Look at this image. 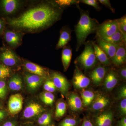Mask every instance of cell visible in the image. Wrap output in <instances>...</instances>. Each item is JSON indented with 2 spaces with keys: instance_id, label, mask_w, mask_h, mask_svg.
I'll return each mask as SVG.
<instances>
[{
  "instance_id": "obj_16",
  "label": "cell",
  "mask_w": 126,
  "mask_h": 126,
  "mask_svg": "<svg viewBox=\"0 0 126 126\" xmlns=\"http://www.w3.org/2000/svg\"><path fill=\"white\" fill-rule=\"evenodd\" d=\"M126 44L123 43L119 46L115 55L111 60V61L115 66L119 67L123 65L126 63Z\"/></svg>"
},
{
  "instance_id": "obj_19",
  "label": "cell",
  "mask_w": 126,
  "mask_h": 126,
  "mask_svg": "<svg viewBox=\"0 0 126 126\" xmlns=\"http://www.w3.org/2000/svg\"><path fill=\"white\" fill-rule=\"evenodd\" d=\"M72 30L69 27L64 26L60 31V36L57 45L56 49H59L64 48L67 45L71 40Z\"/></svg>"
},
{
  "instance_id": "obj_10",
  "label": "cell",
  "mask_w": 126,
  "mask_h": 126,
  "mask_svg": "<svg viewBox=\"0 0 126 126\" xmlns=\"http://www.w3.org/2000/svg\"><path fill=\"white\" fill-rule=\"evenodd\" d=\"M73 83L77 89L87 88L90 83V79L86 77L77 65L75 67L73 78Z\"/></svg>"
},
{
  "instance_id": "obj_26",
  "label": "cell",
  "mask_w": 126,
  "mask_h": 126,
  "mask_svg": "<svg viewBox=\"0 0 126 126\" xmlns=\"http://www.w3.org/2000/svg\"><path fill=\"white\" fill-rule=\"evenodd\" d=\"M94 94L92 91L85 90L81 93V96L83 105L84 107H87L92 104L94 97Z\"/></svg>"
},
{
  "instance_id": "obj_34",
  "label": "cell",
  "mask_w": 126,
  "mask_h": 126,
  "mask_svg": "<svg viewBox=\"0 0 126 126\" xmlns=\"http://www.w3.org/2000/svg\"><path fill=\"white\" fill-rule=\"evenodd\" d=\"M44 88L46 92L52 93L56 90V88L51 79L46 81L44 85Z\"/></svg>"
},
{
  "instance_id": "obj_9",
  "label": "cell",
  "mask_w": 126,
  "mask_h": 126,
  "mask_svg": "<svg viewBox=\"0 0 126 126\" xmlns=\"http://www.w3.org/2000/svg\"><path fill=\"white\" fill-rule=\"evenodd\" d=\"M46 109L39 104L36 102H31L25 108L23 113L25 119H30L40 116L44 112Z\"/></svg>"
},
{
  "instance_id": "obj_23",
  "label": "cell",
  "mask_w": 126,
  "mask_h": 126,
  "mask_svg": "<svg viewBox=\"0 0 126 126\" xmlns=\"http://www.w3.org/2000/svg\"><path fill=\"white\" fill-rule=\"evenodd\" d=\"M63 48V49L62 51L61 59L64 70V71H66L69 67L72 60V49L69 46L67 45Z\"/></svg>"
},
{
  "instance_id": "obj_41",
  "label": "cell",
  "mask_w": 126,
  "mask_h": 126,
  "mask_svg": "<svg viewBox=\"0 0 126 126\" xmlns=\"http://www.w3.org/2000/svg\"><path fill=\"white\" fill-rule=\"evenodd\" d=\"M1 126H18L16 122L14 120H8L3 123Z\"/></svg>"
},
{
  "instance_id": "obj_12",
  "label": "cell",
  "mask_w": 126,
  "mask_h": 126,
  "mask_svg": "<svg viewBox=\"0 0 126 126\" xmlns=\"http://www.w3.org/2000/svg\"><path fill=\"white\" fill-rule=\"evenodd\" d=\"M46 78L30 73H26L24 75L25 82L29 90L33 92L37 90L43 83Z\"/></svg>"
},
{
  "instance_id": "obj_2",
  "label": "cell",
  "mask_w": 126,
  "mask_h": 126,
  "mask_svg": "<svg viewBox=\"0 0 126 126\" xmlns=\"http://www.w3.org/2000/svg\"><path fill=\"white\" fill-rule=\"evenodd\" d=\"M77 6L80 13V19L74 27L77 41L76 50L78 51L85 44L88 36L96 32L99 23L96 19L90 17L88 11L82 10L79 5Z\"/></svg>"
},
{
  "instance_id": "obj_1",
  "label": "cell",
  "mask_w": 126,
  "mask_h": 126,
  "mask_svg": "<svg viewBox=\"0 0 126 126\" xmlns=\"http://www.w3.org/2000/svg\"><path fill=\"white\" fill-rule=\"evenodd\" d=\"M63 10L55 1H45L29 8L18 17L8 18L7 23L14 30L23 33L37 32L60 20Z\"/></svg>"
},
{
  "instance_id": "obj_3",
  "label": "cell",
  "mask_w": 126,
  "mask_h": 126,
  "mask_svg": "<svg viewBox=\"0 0 126 126\" xmlns=\"http://www.w3.org/2000/svg\"><path fill=\"white\" fill-rule=\"evenodd\" d=\"M84 45L83 51L76 59L75 63L84 70H89L94 67L98 61L94 54L92 41L86 42Z\"/></svg>"
},
{
  "instance_id": "obj_8",
  "label": "cell",
  "mask_w": 126,
  "mask_h": 126,
  "mask_svg": "<svg viewBox=\"0 0 126 126\" xmlns=\"http://www.w3.org/2000/svg\"><path fill=\"white\" fill-rule=\"evenodd\" d=\"M23 3V1L19 0H2L0 1V7L5 15H10L18 11Z\"/></svg>"
},
{
  "instance_id": "obj_38",
  "label": "cell",
  "mask_w": 126,
  "mask_h": 126,
  "mask_svg": "<svg viewBox=\"0 0 126 126\" xmlns=\"http://www.w3.org/2000/svg\"><path fill=\"white\" fill-rule=\"evenodd\" d=\"M98 1L101 4L104 5L106 7L110 9L113 13H115V10L112 7L110 0H99Z\"/></svg>"
},
{
  "instance_id": "obj_32",
  "label": "cell",
  "mask_w": 126,
  "mask_h": 126,
  "mask_svg": "<svg viewBox=\"0 0 126 126\" xmlns=\"http://www.w3.org/2000/svg\"><path fill=\"white\" fill-rule=\"evenodd\" d=\"M78 122L76 119L72 117L66 118L60 122L59 126H76Z\"/></svg>"
},
{
  "instance_id": "obj_48",
  "label": "cell",
  "mask_w": 126,
  "mask_h": 126,
  "mask_svg": "<svg viewBox=\"0 0 126 126\" xmlns=\"http://www.w3.org/2000/svg\"><path fill=\"white\" fill-rule=\"evenodd\" d=\"M2 49V48H0V50H1Z\"/></svg>"
},
{
  "instance_id": "obj_5",
  "label": "cell",
  "mask_w": 126,
  "mask_h": 126,
  "mask_svg": "<svg viewBox=\"0 0 126 126\" xmlns=\"http://www.w3.org/2000/svg\"><path fill=\"white\" fill-rule=\"evenodd\" d=\"M3 35L5 41L11 48H17L22 43L24 33L21 32L5 29Z\"/></svg>"
},
{
  "instance_id": "obj_25",
  "label": "cell",
  "mask_w": 126,
  "mask_h": 126,
  "mask_svg": "<svg viewBox=\"0 0 126 126\" xmlns=\"http://www.w3.org/2000/svg\"><path fill=\"white\" fill-rule=\"evenodd\" d=\"M101 39L116 45L119 46L123 43L126 44L122 34L119 30L111 36Z\"/></svg>"
},
{
  "instance_id": "obj_31",
  "label": "cell",
  "mask_w": 126,
  "mask_h": 126,
  "mask_svg": "<svg viewBox=\"0 0 126 126\" xmlns=\"http://www.w3.org/2000/svg\"><path fill=\"white\" fill-rule=\"evenodd\" d=\"M119 30L123 35L124 41L126 42V16H123L122 18L117 19Z\"/></svg>"
},
{
  "instance_id": "obj_17",
  "label": "cell",
  "mask_w": 126,
  "mask_h": 126,
  "mask_svg": "<svg viewBox=\"0 0 126 126\" xmlns=\"http://www.w3.org/2000/svg\"><path fill=\"white\" fill-rule=\"evenodd\" d=\"M97 45L106 54L110 60L116 52L119 45H116L97 38Z\"/></svg>"
},
{
  "instance_id": "obj_24",
  "label": "cell",
  "mask_w": 126,
  "mask_h": 126,
  "mask_svg": "<svg viewBox=\"0 0 126 126\" xmlns=\"http://www.w3.org/2000/svg\"><path fill=\"white\" fill-rule=\"evenodd\" d=\"M8 83V86L12 91H19L23 87V81L19 75L16 74L10 77Z\"/></svg>"
},
{
  "instance_id": "obj_13",
  "label": "cell",
  "mask_w": 126,
  "mask_h": 126,
  "mask_svg": "<svg viewBox=\"0 0 126 126\" xmlns=\"http://www.w3.org/2000/svg\"><path fill=\"white\" fill-rule=\"evenodd\" d=\"M24 65L25 69L30 73L45 78L49 75L47 69L35 63L25 60L24 62Z\"/></svg>"
},
{
  "instance_id": "obj_27",
  "label": "cell",
  "mask_w": 126,
  "mask_h": 126,
  "mask_svg": "<svg viewBox=\"0 0 126 126\" xmlns=\"http://www.w3.org/2000/svg\"><path fill=\"white\" fill-rule=\"evenodd\" d=\"M52 117L51 113L49 112H46L39 116L37 123L39 126H48L51 125Z\"/></svg>"
},
{
  "instance_id": "obj_45",
  "label": "cell",
  "mask_w": 126,
  "mask_h": 126,
  "mask_svg": "<svg viewBox=\"0 0 126 126\" xmlns=\"http://www.w3.org/2000/svg\"><path fill=\"white\" fill-rule=\"evenodd\" d=\"M22 126H34L33 125H32V124H25V125H23Z\"/></svg>"
},
{
  "instance_id": "obj_4",
  "label": "cell",
  "mask_w": 126,
  "mask_h": 126,
  "mask_svg": "<svg viewBox=\"0 0 126 126\" xmlns=\"http://www.w3.org/2000/svg\"><path fill=\"white\" fill-rule=\"evenodd\" d=\"M117 19L108 20L101 24H99L96 33L97 38L102 39L109 37L119 30Z\"/></svg>"
},
{
  "instance_id": "obj_35",
  "label": "cell",
  "mask_w": 126,
  "mask_h": 126,
  "mask_svg": "<svg viewBox=\"0 0 126 126\" xmlns=\"http://www.w3.org/2000/svg\"><path fill=\"white\" fill-rule=\"evenodd\" d=\"M79 2L92 6L97 11L101 10V7L97 1L96 0H81Z\"/></svg>"
},
{
  "instance_id": "obj_39",
  "label": "cell",
  "mask_w": 126,
  "mask_h": 126,
  "mask_svg": "<svg viewBox=\"0 0 126 126\" xmlns=\"http://www.w3.org/2000/svg\"><path fill=\"white\" fill-rule=\"evenodd\" d=\"M119 77L123 80L126 81V68L123 66L120 68L119 71Z\"/></svg>"
},
{
  "instance_id": "obj_33",
  "label": "cell",
  "mask_w": 126,
  "mask_h": 126,
  "mask_svg": "<svg viewBox=\"0 0 126 126\" xmlns=\"http://www.w3.org/2000/svg\"><path fill=\"white\" fill-rule=\"evenodd\" d=\"M7 87L5 80H0V99H4L7 95Z\"/></svg>"
},
{
  "instance_id": "obj_21",
  "label": "cell",
  "mask_w": 126,
  "mask_h": 126,
  "mask_svg": "<svg viewBox=\"0 0 126 126\" xmlns=\"http://www.w3.org/2000/svg\"><path fill=\"white\" fill-rule=\"evenodd\" d=\"M92 43L94 54L97 61H99L104 66H108L111 65V62L106 54L95 42L92 41Z\"/></svg>"
},
{
  "instance_id": "obj_30",
  "label": "cell",
  "mask_w": 126,
  "mask_h": 126,
  "mask_svg": "<svg viewBox=\"0 0 126 126\" xmlns=\"http://www.w3.org/2000/svg\"><path fill=\"white\" fill-rule=\"evenodd\" d=\"M12 72L10 68L0 64V80H5L11 76Z\"/></svg>"
},
{
  "instance_id": "obj_18",
  "label": "cell",
  "mask_w": 126,
  "mask_h": 126,
  "mask_svg": "<svg viewBox=\"0 0 126 126\" xmlns=\"http://www.w3.org/2000/svg\"><path fill=\"white\" fill-rule=\"evenodd\" d=\"M110 99L101 94L98 93L94 96L92 102V109L95 111L102 110L110 103Z\"/></svg>"
},
{
  "instance_id": "obj_42",
  "label": "cell",
  "mask_w": 126,
  "mask_h": 126,
  "mask_svg": "<svg viewBox=\"0 0 126 126\" xmlns=\"http://www.w3.org/2000/svg\"><path fill=\"white\" fill-rule=\"evenodd\" d=\"M81 126H94L92 123L89 119L85 118L84 119L83 122Z\"/></svg>"
},
{
  "instance_id": "obj_47",
  "label": "cell",
  "mask_w": 126,
  "mask_h": 126,
  "mask_svg": "<svg viewBox=\"0 0 126 126\" xmlns=\"http://www.w3.org/2000/svg\"><path fill=\"white\" fill-rule=\"evenodd\" d=\"M54 126V124H51V125H50V126Z\"/></svg>"
},
{
  "instance_id": "obj_6",
  "label": "cell",
  "mask_w": 126,
  "mask_h": 126,
  "mask_svg": "<svg viewBox=\"0 0 126 126\" xmlns=\"http://www.w3.org/2000/svg\"><path fill=\"white\" fill-rule=\"evenodd\" d=\"M20 57L12 50L2 48L0 51V62L7 67H14L20 63Z\"/></svg>"
},
{
  "instance_id": "obj_22",
  "label": "cell",
  "mask_w": 126,
  "mask_h": 126,
  "mask_svg": "<svg viewBox=\"0 0 126 126\" xmlns=\"http://www.w3.org/2000/svg\"><path fill=\"white\" fill-rule=\"evenodd\" d=\"M68 102L69 106L73 111H77L82 109L83 106L82 99L77 94L70 93L68 96Z\"/></svg>"
},
{
  "instance_id": "obj_7",
  "label": "cell",
  "mask_w": 126,
  "mask_h": 126,
  "mask_svg": "<svg viewBox=\"0 0 126 126\" xmlns=\"http://www.w3.org/2000/svg\"><path fill=\"white\" fill-rule=\"evenodd\" d=\"M51 78L56 88L63 95L67 94L70 87V84L66 78L58 72H53Z\"/></svg>"
},
{
  "instance_id": "obj_36",
  "label": "cell",
  "mask_w": 126,
  "mask_h": 126,
  "mask_svg": "<svg viewBox=\"0 0 126 126\" xmlns=\"http://www.w3.org/2000/svg\"><path fill=\"white\" fill-rule=\"evenodd\" d=\"M119 111L123 116H126V98L122 99L119 106Z\"/></svg>"
},
{
  "instance_id": "obj_37",
  "label": "cell",
  "mask_w": 126,
  "mask_h": 126,
  "mask_svg": "<svg viewBox=\"0 0 126 126\" xmlns=\"http://www.w3.org/2000/svg\"><path fill=\"white\" fill-rule=\"evenodd\" d=\"M118 98L119 99L126 98V87L123 86L120 88L118 94Z\"/></svg>"
},
{
  "instance_id": "obj_40",
  "label": "cell",
  "mask_w": 126,
  "mask_h": 126,
  "mask_svg": "<svg viewBox=\"0 0 126 126\" xmlns=\"http://www.w3.org/2000/svg\"><path fill=\"white\" fill-rule=\"evenodd\" d=\"M5 21L0 17V35H2L5 29Z\"/></svg>"
},
{
  "instance_id": "obj_15",
  "label": "cell",
  "mask_w": 126,
  "mask_h": 126,
  "mask_svg": "<svg viewBox=\"0 0 126 126\" xmlns=\"http://www.w3.org/2000/svg\"><path fill=\"white\" fill-rule=\"evenodd\" d=\"M113 115L110 110L103 112L95 117L94 126H112Z\"/></svg>"
},
{
  "instance_id": "obj_46",
  "label": "cell",
  "mask_w": 126,
  "mask_h": 126,
  "mask_svg": "<svg viewBox=\"0 0 126 126\" xmlns=\"http://www.w3.org/2000/svg\"><path fill=\"white\" fill-rule=\"evenodd\" d=\"M2 107V105H1V104L0 103V108H1Z\"/></svg>"
},
{
  "instance_id": "obj_29",
  "label": "cell",
  "mask_w": 126,
  "mask_h": 126,
  "mask_svg": "<svg viewBox=\"0 0 126 126\" xmlns=\"http://www.w3.org/2000/svg\"><path fill=\"white\" fill-rule=\"evenodd\" d=\"M67 110V105L64 102H59L56 105L55 111V116L57 118H60L63 117Z\"/></svg>"
},
{
  "instance_id": "obj_14",
  "label": "cell",
  "mask_w": 126,
  "mask_h": 126,
  "mask_svg": "<svg viewBox=\"0 0 126 126\" xmlns=\"http://www.w3.org/2000/svg\"><path fill=\"white\" fill-rule=\"evenodd\" d=\"M106 73L105 66L101 64L92 70L89 74V77L94 85L99 86L104 79Z\"/></svg>"
},
{
  "instance_id": "obj_44",
  "label": "cell",
  "mask_w": 126,
  "mask_h": 126,
  "mask_svg": "<svg viewBox=\"0 0 126 126\" xmlns=\"http://www.w3.org/2000/svg\"><path fill=\"white\" fill-rule=\"evenodd\" d=\"M6 117L5 112L0 108V122H1Z\"/></svg>"
},
{
  "instance_id": "obj_43",
  "label": "cell",
  "mask_w": 126,
  "mask_h": 126,
  "mask_svg": "<svg viewBox=\"0 0 126 126\" xmlns=\"http://www.w3.org/2000/svg\"><path fill=\"white\" fill-rule=\"evenodd\" d=\"M117 126H126V118L123 117L118 122Z\"/></svg>"
},
{
  "instance_id": "obj_28",
  "label": "cell",
  "mask_w": 126,
  "mask_h": 126,
  "mask_svg": "<svg viewBox=\"0 0 126 126\" xmlns=\"http://www.w3.org/2000/svg\"><path fill=\"white\" fill-rule=\"evenodd\" d=\"M40 99L45 104L52 105L54 101L55 96L52 93L46 92L40 94Z\"/></svg>"
},
{
  "instance_id": "obj_20",
  "label": "cell",
  "mask_w": 126,
  "mask_h": 126,
  "mask_svg": "<svg viewBox=\"0 0 126 126\" xmlns=\"http://www.w3.org/2000/svg\"><path fill=\"white\" fill-rule=\"evenodd\" d=\"M118 74L114 70H110L106 73L104 79V84L106 89L110 90L115 87L118 83Z\"/></svg>"
},
{
  "instance_id": "obj_11",
  "label": "cell",
  "mask_w": 126,
  "mask_h": 126,
  "mask_svg": "<svg viewBox=\"0 0 126 126\" xmlns=\"http://www.w3.org/2000/svg\"><path fill=\"white\" fill-rule=\"evenodd\" d=\"M23 98L20 94L11 95L8 102V109L11 115H16L23 108Z\"/></svg>"
}]
</instances>
